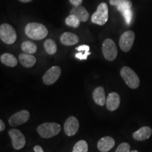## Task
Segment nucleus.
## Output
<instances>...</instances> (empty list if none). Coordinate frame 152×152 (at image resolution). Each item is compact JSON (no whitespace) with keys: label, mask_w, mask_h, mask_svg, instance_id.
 Listing matches in <instances>:
<instances>
[{"label":"nucleus","mask_w":152,"mask_h":152,"mask_svg":"<svg viewBox=\"0 0 152 152\" xmlns=\"http://www.w3.org/2000/svg\"><path fill=\"white\" fill-rule=\"evenodd\" d=\"M25 33L30 39L34 40H40L47 37L48 35V30L43 24L32 22L26 25Z\"/></svg>","instance_id":"f257e3e1"},{"label":"nucleus","mask_w":152,"mask_h":152,"mask_svg":"<svg viewBox=\"0 0 152 152\" xmlns=\"http://www.w3.org/2000/svg\"><path fill=\"white\" fill-rule=\"evenodd\" d=\"M121 76L126 85L131 89L138 88L140 84V80L138 75L132 68L128 66H124L121 68Z\"/></svg>","instance_id":"f03ea898"},{"label":"nucleus","mask_w":152,"mask_h":152,"mask_svg":"<svg viewBox=\"0 0 152 152\" xmlns=\"http://www.w3.org/2000/svg\"><path fill=\"white\" fill-rule=\"evenodd\" d=\"M61 126L56 123H45L37 127V132L43 138H51L59 134Z\"/></svg>","instance_id":"7ed1b4c3"},{"label":"nucleus","mask_w":152,"mask_h":152,"mask_svg":"<svg viewBox=\"0 0 152 152\" xmlns=\"http://www.w3.org/2000/svg\"><path fill=\"white\" fill-rule=\"evenodd\" d=\"M109 19V8L106 3L102 2L99 4L96 11L92 14L91 20L92 23L104 26Z\"/></svg>","instance_id":"20e7f679"},{"label":"nucleus","mask_w":152,"mask_h":152,"mask_svg":"<svg viewBox=\"0 0 152 152\" xmlns=\"http://www.w3.org/2000/svg\"><path fill=\"white\" fill-rule=\"evenodd\" d=\"M0 39L7 45H12L16 42L17 35L13 26L8 23H3L0 26Z\"/></svg>","instance_id":"39448f33"},{"label":"nucleus","mask_w":152,"mask_h":152,"mask_svg":"<svg viewBox=\"0 0 152 152\" xmlns=\"http://www.w3.org/2000/svg\"><path fill=\"white\" fill-rule=\"evenodd\" d=\"M102 53L104 58L109 61H113L116 58L118 50L113 40L109 38L104 39L102 44Z\"/></svg>","instance_id":"423d86ee"},{"label":"nucleus","mask_w":152,"mask_h":152,"mask_svg":"<svg viewBox=\"0 0 152 152\" xmlns=\"http://www.w3.org/2000/svg\"><path fill=\"white\" fill-rule=\"evenodd\" d=\"M134 38L135 35L132 30H128L121 35L119 39V46L123 52H130L134 44Z\"/></svg>","instance_id":"0eeeda50"},{"label":"nucleus","mask_w":152,"mask_h":152,"mask_svg":"<svg viewBox=\"0 0 152 152\" xmlns=\"http://www.w3.org/2000/svg\"><path fill=\"white\" fill-rule=\"evenodd\" d=\"M9 134L11 139L13 147L16 150H20L26 145V137L24 134L18 129H11Z\"/></svg>","instance_id":"6e6552de"},{"label":"nucleus","mask_w":152,"mask_h":152,"mask_svg":"<svg viewBox=\"0 0 152 152\" xmlns=\"http://www.w3.org/2000/svg\"><path fill=\"white\" fill-rule=\"evenodd\" d=\"M61 74V69L59 66H52L48 69L42 77L43 83L47 85H53L58 80Z\"/></svg>","instance_id":"1a4fd4ad"},{"label":"nucleus","mask_w":152,"mask_h":152,"mask_svg":"<svg viewBox=\"0 0 152 152\" xmlns=\"http://www.w3.org/2000/svg\"><path fill=\"white\" fill-rule=\"evenodd\" d=\"M30 118V113L27 110L17 112L9 119V124L11 127H16L26 123Z\"/></svg>","instance_id":"9d476101"},{"label":"nucleus","mask_w":152,"mask_h":152,"mask_svg":"<svg viewBox=\"0 0 152 152\" xmlns=\"http://www.w3.org/2000/svg\"><path fill=\"white\" fill-rule=\"evenodd\" d=\"M79 121L74 116H71L66 120L64 124V132L68 136L75 135L79 130Z\"/></svg>","instance_id":"9b49d317"},{"label":"nucleus","mask_w":152,"mask_h":152,"mask_svg":"<svg viewBox=\"0 0 152 152\" xmlns=\"http://www.w3.org/2000/svg\"><path fill=\"white\" fill-rule=\"evenodd\" d=\"M121 104V98L116 92H111L108 95L106 98V108L111 111H115L119 107Z\"/></svg>","instance_id":"f8f14e48"},{"label":"nucleus","mask_w":152,"mask_h":152,"mask_svg":"<svg viewBox=\"0 0 152 152\" xmlns=\"http://www.w3.org/2000/svg\"><path fill=\"white\" fill-rule=\"evenodd\" d=\"M115 146V140L109 136L102 137L98 142L97 148L101 152H108Z\"/></svg>","instance_id":"ddd939ff"},{"label":"nucleus","mask_w":152,"mask_h":152,"mask_svg":"<svg viewBox=\"0 0 152 152\" xmlns=\"http://www.w3.org/2000/svg\"><path fill=\"white\" fill-rule=\"evenodd\" d=\"M152 134V129L149 126H144L133 133L132 137L137 141H144L149 139Z\"/></svg>","instance_id":"4468645a"},{"label":"nucleus","mask_w":152,"mask_h":152,"mask_svg":"<svg viewBox=\"0 0 152 152\" xmlns=\"http://www.w3.org/2000/svg\"><path fill=\"white\" fill-rule=\"evenodd\" d=\"M70 14H73L77 16L80 22H87L90 18L88 11L81 5L78 7H73L70 11Z\"/></svg>","instance_id":"2eb2a0df"},{"label":"nucleus","mask_w":152,"mask_h":152,"mask_svg":"<svg viewBox=\"0 0 152 152\" xmlns=\"http://www.w3.org/2000/svg\"><path fill=\"white\" fill-rule=\"evenodd\" d=\"M60 40L62 45L65 46H73L78 43L79 37L75 34L66 32L61 35Z\"/></svg>","instance_id":"dca6fc26"},{"label":"nucleus","mask_w":152,"mask_h":152,"mask_svg":"<svg viewBox=\"0 0 152 152\" xmlns=\"http://www.w3.org/2000/svg\"><path fill=\"white\" fill-rule=\"evenodd\" d=\"M92 98L94 102L99 106H104L106 104V99L105 91L102 87H98L94 90L92 93Z\"/></svg>","instance_id":"f3484780"},{"label":"nucleus","mask_w":152,"mask_h":152,"mask_svg":"<svg viewBox=\"0 0 152 152\" xmlns=\"http://www.w3.org/2000/svg\"><path fill=\"white\" fill-rule=\"evenodd\" d=\"M18 60L20 64L25 68H31L36 64V58L32 54L23 53L18 56Z\"/></svg>","instance_id":"a211bd4d"},{"label":"nucleus","mask_w":152,"mask_h":152,"mask_svg":"<svg viewBox=\"0 0 152 152\" xmlns=\"http://www.w3.org/2000/svg\"><path fill=\"white\" fill-rule=\"evenodd\" d=\"M0 61L4 65L9 66V67H15L18 64V61L14 55L9 53H4L0 56Z\"/></svg>","instance_id":"6ab92c4d"},{"label":"nucleus","mask_w":152,"mask_h":152,"mask_svg":"<svg viewBox=\"0 0 152 152\" xmlns=\"http://www.w3.org/2000/svg\"><path fill=\"white\" fill-rule=\"evenodd\" d=\"M76 50L79 51L78 53L75 54V57L80 60H86L89 55L91 54L90 52V47L88 45H83L77 47Z\"/></svg>","instance_id":"aec40b11"},{"label":"nucleus","mask_w":152,"mask_h":152,"mask_svg":"<svg viewBox=\"0 0 152 152\" xmlns=\"http://www.w3.org/2000/svg\"><path fill=\"white\" fill-rule=\"evenodd\" d=\"M118 11L123 15V16L124 17L125 22L128 25H130L132 22V8L130 7H117Z\"/></svg>","instance_id":"412c9836"},{"label":"nucleus","mask_w":152,"mask_h":152,"mask_svg":"<svg viewBox=\"0 0 152 152\" xmlns=\"http://www.w3.org/2000/svg\"><path fill=\"white\" fill-rule=\"evenodd\" d=\"M21 49L24 53L33 54L37 52V47L35 43L31 41H25L21 45Z\"/></svg>","instance_id":"4be33fe9"},{"label":"nucleus","mask_w":152,"mask_h":152,"mask_svg":"<svg viewBox=\"0 0 152 152\" xmlns=\"http://www.w3.org/2000/svg\"><path fill=\"white\" fill-rule=\"evenodd\" d=\"M44 48L47 54L53 55L57 52V45L55 42L52 39H47L44 42Z\"/></svg>","instance_id":"5701e85b"},{"label":"nucleus","mask_w":152,"mask_h":152,"mask_svg":"<svg viewBox=\"0 0 152 152\" xmlns=\"http://www.w3.org/2000/svg\"><path fill=\"white\" fill-rule=\"evenodd\" d=\"M65 23L68 26H70V27L74 28H77L80 26V20L76 16H75V15L70 14L69 16L66 17Z\"/></svg>","instance_id":"b1692460"},{"label":"nucleus","mask_w":152,"mask_h":152,"mask_svg":"<svg viewBox=\"0 0 152 152\" xmlns=\"http://www.w3.org/2000/svg\"><path fill=\"white\" fill-rule=\"evenodd\" d=\"M88 144L85 140H80L74 145L72 152H87Z\"/></svg>","instance_id":"393cba45"},{"label":"nucleus","mask_w":152,"mask_h":152,"mask_svg":"<svg viewBox=\"0 0 152 152\" xmlns=\"http://www.w3.org/2000/svg\"><path fill=\"white\" fill-rule=\"evenodd\" d=\"M109 3L111 6L116 7H127L130 8L132 7V2L131 0H109Z\"/></svg>","instance_id":"a878e982"},{"label":"nucleus","mask_w":152,"mask_h":152,"mask_svg":"<svg viewBox=\"0 0 152 152\" xmlns=\"http://www.w3.org/2000/svg\"><path fill=\"white\" fill-rule=\"evenodd\" d=\"M130 145L127 142H123L118 147L115 152H130Z\"/></svg>","instance_id":"bb28decb"},{"label":"nucleus","mask_w":152,"mask_h":152,"mask_svg":"<svg viewBox=\"0 0 152 152\" xmlns=\"http://www.w3.org/2000/svg\"><path fill=\"white\" fill-rule=\"evenodd\" d=\"M69 1L73 7H78L82 4L83 0H69Z\"/></svg>","instance_id":"cd10ccee"},{"label":"nucleus","mask_w":152,"mask_h":152,"mask_svg":"<svg viewBox=\"0 0 152 152\" xmlns=\"http://www.w3.org/2000/svg\"><path fill=\"white\" fill-rule=\"evenodd\" d=\"M34 151H35V152H45L42 148V147H40L39 145L35 146V147H34Z\"/></svg>","instance_id":"c85d7f7f"},{"label":"nucleus","mask_w":152,"mask_h":152,"mask_svg":"<svg viewBox=\"0 0 152 152\" xmlns=\"http://www.w3.org/2000/svg\"><path fill=\"white\" fill-rule=\"evenodd\" d=\"M4 129H5L4 123L2 120H0V131L2 132L3 130H4Z\"/></svg>","instance_id":"c756f323"},{"label":"nucleus","mask_w":152,"mask_h":152,"mask_svg":"<svg viewBox=\"0 0 152 152\" xmlns=\"http://www.w3.org/2000/svg\"><path fill=\"white\" fill-rule=\"evenodd\" d=\"M18 1H21V2H23V3H28V2H30V1H33V0H18Z\"/></svg>","instance_id":"7c9ffc66"},{"label":"nucleus","mask_w":152,"mask_h":152,"mask_svg":"<svg viewBox=\"0 0 152 152\" xmlns=\"http://www.w3.org/2000/svg\"><path fill=\"white\" fill-rule=\"evenodd\" d=\"M130 152H139V151H136V150H133V151H130Z\"/></svg>","instance_id":"2f4dec72"}]
</instances>
